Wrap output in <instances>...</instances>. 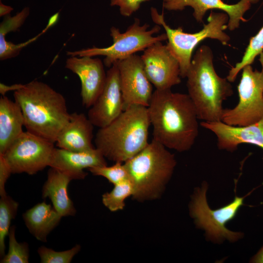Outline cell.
Here are the masks:
<instances>
[{
  "label": "cell",
  "mask_w": 263,
  "mask_h": 263,
  "mask_svg": "<svg viewBox=\"0 0 263 263\" xmlns=\"http://www.w3.org/2000/svg\"><path fill=\"white\" fill-rule=\"evenodd\" d=\"M148 110L153 139L179 152L192 148L198 136L199 119L188 94L155 89Z\"/></svg>",
  "instance_id": "6da1fadb"
},
{
  "label": "cell",
  "mask_w": 263,
  "mask_h": 263,
  "mask_svg": "<svg viewBox=\"0 0 263 263\" xmlns=\"http://www.w3.org/2000/svg\"><path fill=\"white\" fill-rule=\"evenodd\" d=\"M14 97L27 131L55 143L71 118L63 95L46 83L33 80L14 91Z\"/></svg>",
  "instance_id": "7a4b0ae2"
},
{
  "label": "cell",
  "mask_w": 263,
  "mask_h": 263,
  "mask_svg": "<svg viewBox=\"0 0 263 263\" xmlns=\"http://www.w3.org/2000/svg\"><path fill=\"white\" fill-rule=\"evenodd\" d=\"M213 54L207 45L196 51L188 72V94L203 121H222L223 102L233 94L232 86L226 78L220 77L213 65Z\"/></svg>",
  "instance_id": "3957f363"
},
{
  "label": "cell",
  "mask_w": 263,
  "mask_h": 263,
  "mask_svg": "<svg viewBox=\"0 0 263 263\" xmlns=\"http://www.w3.org/2000/svg\"><path fill=\"white\" fill-rule=\"evenodd\" d=\"M150 125L147 107L129 106L108 125L99 128L94 139L95 148L105 158L124 163L149 143Z\"/></svg>",
  "instance_id": "277c9868"
},
{
  "label": "cell",
  "mask_w": 263,
  "mask_h": 263,
  "mask_svg": "<svg viewBox=\"0 0 263 263\" xmlns=\"http://www.w3.org/2000/svg\"><path fill=\"white\" fill-rule=\"evenodd\" d=\"M124 163L134 187L133 197L144 200L158 196L170 179L176 162L173 154L152 139L142 150Z\"/></svg>",
  "instance_id": "5b68a950"
},
{
  "label": "cell",
  "mask_w": 263,
  "mask_h": 263,
  "mask_svg": "<svg viewBox=\"0 0 263 263\" xmlns=\"http://www.w3.org/2000/svg\"><path fill=\"white\" fill-rule=\"evenodd\" d=\"M150 16L153 22L162 26L167 37V46L178 60L180 76L186 77L190 66L193 51L198 44L206 38L218 40L226 45L230 40L225 32L228 28V16L225 12L211 11L207 18V23L203 28L194 33L184 32L182 27L172 29L166 22L164 13H159L154 7L150 9Z\"/></svg>",
  "instance_id": "8992f818"
},
{
  "label": "cell",
  "mask_w": 263,
  "mask_h": 263,
  "mask_svg": "<svg viewBox=\"0 0 263 263\" xmlns=\"http://www.w3.org/2000/svg\"><path fill=\"white\" fill-rule=\"evenodd\" d=\"M149 24H141L138 18L134 19L133 23L124 32L114 26L110 29V36L113 43L105 48L94 47L82 49L75 51H68L67 55L70 56L82 57L103 56H105L103 63L110 68L115 62L126 58L136 52L144 51L149 46L158 41L167 40L166 33L154 36L158 33L161 28L156 24L149 29Z\"/></svg>",
  "instance_id": "52a82bcc"
},
{
  "label": "cell",
  "mask_w": 263,
  "mask_h": 263,
  "mask_svg": "<svg viewBox=\"0 0 263 263\" xmlns=\"http://www.w3.org/2000/svg\"><path fill=\"white\" fill-rule=\"evenodd\" d=\"M261 70L245 66L238 85L239 101L232 109H224L222 121L234 126L254 124L263 118V52L259 55Z\"/></svg>",
  "instance_id": "ba28073f"
},
{
  "label": "cell",
  "mask_w": 263,
  "mask_h": 263,
  "mask_svg": "<svg viewBox=\"0 0 263 263\" xmlns=\"http://www.w3.org/2000/svg\"><path fill=\"white\" fill-rule=\"evenodd\" d=\"M207 184L203 183L197 188L190 205V213L195 219L197 225L204 229L207 238L214 242L227 239L235 242L242 234L231 231L226 228L225 224L232 219L239 208L243 205L244 197L235 198L231 203L220 208L212 210L208 206L206 198Z\"/></svg>",
  "instance_id": "9c48e42d"
},
{
  "label": "cell",
  "mask_w": 263,
  "mask_h": 263,
  "mask_svg": "<svg viewBox=\"0 0 263 263\" xmlns=\"http://www.w3.org/2000/svg\"><path fill=\"white\" fill-rule=\"evenodd\" d=\"M54 143L27 131L2 155L12 173L33 175L50 165Z\"/></svg>",
  "instance_id": "30bf717a"
},
{
  "label": "cell",
  "mask_w": 263,
  "mask_h": 263,
  "mask_svg": "<svg viewBox=\"0 0 263 263\" xmlns=\"http://www.w3.org/2000/svg\"><path fill=\"white\" fill-rule=\"evenodd\" d=\"M116 62L125 109L132 105L148 107L153 92L141 56L134 54Z\"/></svg>",
  "instance_id": "8fae6325"
},
{
  "label": "cell",
  "mask_w": 263,
  "mask_h": 263,
  "mask_svg": "<svg viewBox=\"0 0 263 263\" xmlns=\"http://www.w3.org/2000/svg\"><path fill=\"white\" fill-rule=\"evenodd\" d=\"M141 57L146 74L155 89H171L181 83L179 63L162 41L147 48Z\"/></svg>",
  "instance_id": "7c38bea8"
},
{
  "label": "cell",
  "mask_w": 263,
  "mask_h": 263,
  "mask_svg": "<svg viewBox=\"0 0 263 263\" xmlns=\"http://www.w3.org/2000/svg\"><path fill=\"white\" fill-rule=\"evenodd\" d=\"M124 109L119 70L116 62L107 71L104 88L89 108L87 116L94 126L101 128L117 118Z\"/></svg>",
  "instance_id": "4fadbf2b"
},
{
  "label": "cell",
  "mask_w": 263,
  "mask_h": 263,
  "mask_svg": "<svg viewBox=\"0 0 263 263\" xmlns=\"http://www.w3.org/2000/svg\"><path fill=\"white\" fill-rule=\"evenodd\" d=\"M99 58L84 56H69L65 68L78 75L81 82L82 105L90 108L95 102L105 86L107 73Z\"/></svg>",
  "instance_id": "5bb4252c"
},
{
  "label": "cell",
  "mask_w": 263,
  "mask_h": 263,
  "mask_svg": "<svg viewBox=\"0 0 263 263\" xmlns=\"http://www.w3.org/2000/svg\"><path fill=\"white\" fill-rule=\"evenodd\" d=\"M251 3L245 0L229 4L222 0H163V7L168 11H182L186 7H191L193 16L198 23L203 22L206 12L209 10L219 9L228 16V29L233 31L238 29L241 21L244 22V14L250 9Z\"/></svg>",
  "instance_id": "9a60e30c"
},
{
  "label": "cell",
  "mask_w": 263,
  "mask_h": 263,
  "mask_svg": "<svg viewBox=\"0 0 263 263\" xmlns=\"http://www.w3.org/2000/svg\"><path fill=\"white\" fill-rule=\"evenodd\" d=\"M200 125L212 132L217 137L219 149L233 152L241 144H251L263 149V118L244 126H234L222 121H202Z\"/></svg>",
  "instance_id": "2e32d148"
},
{
  "label": "cell",
  "mask_w": 263,
  "mask_h": 263,
  "mask_svg": "<svg viewBox=\"0 0 263 263\" xmlns=\"http://www.w3.org/2000/svg\"><path fill=\"white\" fill-rule=\"evenodd\" d=\"M107 165L105 158L96 148L93 149L74 151L55 148L49 167L69 172L75 180L83 179L88 173L85 169Z\"/></svg>",
  "instance_id": "e0dca14e"
},
{
  "label": "cell",
  "mask_w": 263,
  "mask_h": 263,
  "mask_svg": "<svg viewBox=\"0 0 263 263\" xmlns=\"http://www.w3.org/2000/svg\"><path fill=\"white\" fill-rule=\"evenodd\" d=\"M94 125L83 113H74L56 141L57 148L81 151L95 147L93 144Z\"/></svg>",
  "instance_id": "ac0fdd59"
},
{
  "label": "cell",
  "mask_w": 263,
  "mask_h": 263,
  "mask_svg": "<svg viewBox=\"0 0 263 263\" xmlns=\"http://www.w3.org/2000/svg\"><path fill=\"white\" fill-rule=\"evenodd\" d=\"M72 180L75 178L72 174L50 167L42 188V197L49 198L53 207L62 217L73 216L76 213L68 192L69 184Z\"/></svg>",
  "instance_id": "d6986e66"
},
{
  "label": "cell",
  "mask_w": 263,
  "mask_h": 263,
  "mask_svg": "<svg viewBox=\"0 0 263 263\" xmlns=\"http://www.w3.org/2000/svg\"><path fill=\"white\" fill-rule=\"evenodd\" d=\"M24 121L19 105L5 95L0 98V154L23 133Z\"/></svg>",
  "instance_id": "ffe728a7"
},
{
  "label": "cell",
  "mask_w": 263,
  "mask_h": 263,
  "mask_svg": "<svg viewBox=\"0 0 263 263\" xmlns=\"http://www.w3.org/2000/svg\"><path fill=\"white\" fill-rule=\"evenodd\" d=\"M22 217L29 232L38 241L46 242L47 236L62 216L50 204L43 202L27 210Z\"/></svg>",
  "instance_id": "44dd1931"
},
{
  "label": "cell",
  "mask_w": 263,
  "mask_h": 263,
  "mask_svg": "<svg viewBox=\"0 0 263 263\" xmlns=\"http://www.w3.org/2000/svg\"><path fill=\"white\" fill-rule=\"evenodd\" d=\"M19 203L7 194L0 199V255H5V239L9 234L10 224L17 214Z\"/></svg>",
  "instance_id": "7402d4cb"
},
{
  "label": "cell",
  "mask_w": 263,
  "mask_h": 263,
  "mask_svg": "<svg viewBox=\"0 0 263 263\" xmlns=\"http://www.w3.org/2000/svg\"><path fill=\"white\" fill-rule=\"evenodd\" d=\"M263 52V26L258 32L252 37L240 62L236 64L229 71L226 77L230 82H234L238 73L247 65H251L256 56Z\"/></svg>",
  "instance_id": "603a6c76"
},
{
  "label": "cell",
  "mask_w": 263,
  "mask_h": 263,
  "mask_svg": "<svg viewBox=\"0 0 263 263\" xmlns=\"http://www.w3.org/2000/svg\"><path fill=\"white\" fill-rule=\"evenodd\" d=\"M134 193L133 185L130 179L114 185L109 192L102 195V203L111 211L122 210L125 207V200Z\"/></svg>",
  "instance_id": "cb8c5ba5"
},
{
  "label": "cell",
  "mask_w": 263,
  "mask_h": 263,
  "mask_svg": "<svg viewBox=\"0 0 263 263\" xmlns=\"http://www.w3.org/2000/svg\"><path fill=\"white\" fill-rule=\"evenodd\" d=\"M15 225L11 226L9 232L8 251L2 257L1 263H28L29 258V245L26 242L19 243L15 237Z\"/></svg>",
  "instance_id": "d4e9b609"
},
{
  "label": "cell",
  "mask_w": 263,
  "mask_h": 263,
  "mask_svg": "<svg viewBox=\"0 0 263 263\" xmlns=\"http://www.w3.org/2000/svg\"><path fill=\"white\" fill-rule=\"evenodd\" d=\"M88 169L94 175L102 176L114 185L129 179L126 166L122 162H115L109 167L107 165L97 166Z\"/></svg>",
  "instance_id": "484cf974"
},
{
  "label": "cell",
  "mask_w": 263,
  "mask_h": 263,
  "mask_svg": "<svg viewBox=\"0 0 263 263\" xmlns=\"http://www.w3.org/2000/svg\"><path fill=\"white\" fill-rule=\"evenodd\" d=\"M80 250V245L78 244L63 251H56L42 246L38 248V253L41 263H70Z\"/></svg>",
  "instance_id": "4316f807"
},
{
  "label": "cell",
  "mask_w": 263,
  "mask_h": 263,
  "mask_svg": "<svg viewBox=\"0 0 263 263\" xmlns=\"http://www.w3.org/2000/svg\"><path fill=\"white\" fill-rule=\"evenodd\" d=\"M29 13V8L25 7L15 16L6 17L0 24V36L5 37L9 32L17 31L23 25Z\"/></svg>",
  "instance_id": "83f0119b"
},
{
  "label": "cell",
  "mask_w": 263,
  "mask_h": 263,
  "mask_svg": "<svg viewBox=\"0 0 263 263\" xmlns=\"http://www.w3.org/2000/svg\"><path fill=\"white\" fill-rule=\"evenodd\" d=\"M44 33L42 31L32 39L18 44L7 41L5 37H0V60L3 61L17 56L24 47L36 40Z\"/></svg>",
  "instance_id": "f1b7e54d"
},
{
  "label": "cell",
  "mask_w": 263,
  "mask_h": 263,
  "mask_svg": "<svg viewBox=\"0 0 263 263\" xmlns=\"http://www.w3.org/2000/svg\"><path fill=\"white\" fill-rule=\"evenodd\" d=\"M150 0H111L112 6L119 7L120 14L124 17H130L136 12L143 2Z\"/></svg>",
  "instance_id": "f546056e"
},
{
  "label": "cell",
  "mask_w": 263,
  "mask_h": 263,
  "mask_svg": "<svg viewBox=\"0 0 263 263\" xmlns=\"http://www.w3.org/2000/svg\"><path fill=\"white\" fill-rule=\"evenodd\" d=\"M12 172L11 169L2 155H0V195H6L5 189V184Z\"/></svg>",
  "instance_id": "4dcf8cb0"
},
{
  "label": "cell",
  "mask_w": 263,
  "mask_h": 263,
  "mask_svg": "<svg viewBox=\"0 0 263 263\" xmlns=\"http://www.w3.org/2000/svg\"><path fill=\"white\" fill-rule=\"evenodd\" d=\"M23 84H15L10 86L5 85L3 83L0 84V93L3 96L5 95V94L11 91H15L21 88L23 86Z\"/></svg>",
  "instance_id": "1f68e13d"
},
{
  "label": "cell",
  "mask_w": 263,
  "mask_h": 263,
  "mask_svg": "<svg viewBox=\"0 0 263 263\" xmlns=\"http://www.w3.org/2000/svg\"><path fill=\"white\" fill-rule=\"evenodd\" d=\"M250 262L253 263H263V246L252 257Z\"/></svg>",
  "instance_id": "d6a6232c"
},
{
  "label": "cell",
  "mask_w": 263,
  "mask_h": 263,
  "mask_svg": "<svg viewBox=\"0 0 263 263\" xmlns=\"http://www.w3.org/2000/svg\"><path fill=\"white\" fill-rule=\"evenodd\" d=\"M13 10V8L8 5H6L2 3L1 1L0 2V16L2 17L6 16L10 13V12Z\"/></svg>",
  "instance_id": "836d02e7"
},
{
  "label": "cell",
  "mask_w": 263,
  "mask_h": 263,
  "mask_svg": "<svg viewBox=\"0 0 263 263\" xmlns=\"http://www.w3.org/2000/svg\"><path fill=\"white\" fill-rule=\"evenodd\" d=\"M249 1L251 4H255L258 3L260 0H245Z\"/></svg>",
  "instance_id": "e575fe53"
}]
</instances>
